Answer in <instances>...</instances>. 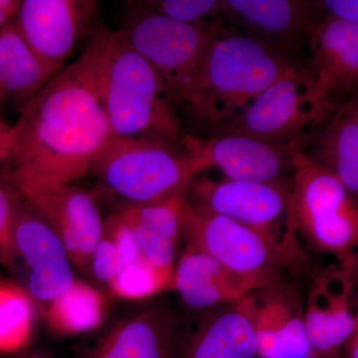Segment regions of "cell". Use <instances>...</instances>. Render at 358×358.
<instances>
[{"label": "cell", "instance_id": "6da1fadb", "mask_svg": "<svg viewBox=\"0 0 358 358\" xmlns=\"http://www.w3.org/2000/svg\"><path fill=\"white\" fill-rule=\"evenodd\" d=\"M10 129V171L23 199L74 185L113 138L86 52L18 110Z\"/></svg>", "mask_w": 358, "mask_h": 358}, {"label": "cell", "instance_id": "7a4b0ae2", "mask_svg": "<svg viewBox=\"0 0 358 358\" xmlns=\"http://www.w3.org/2000/svg\"><path fill=\"white\" fill-rule=\"evenodd\" d=\"M296 65L272 47L219 25L199 68L171 103L195 129L210 136Z\"/></svg>", "mask_w": 358, "mask_h": 358}, {"label": "cell", "instance_id": "3957f363", "mask_svg": "<svg viewBox=\"0 0 358 358\" xmlns=\"http://www.w3.org/2000/svg\"><path fill=\"white\" fill-rule=\"evenodd\" d=\"M113 136L182 145L186 136L157 71L117 30L100 28L86 48Z\"/></svg>", "mask_w": 358, "mask_h": 358}, {"label": "cell", "instance_id": "277c9868", "mask_svg": "<svg viewBox=\"0 0 358 358\" xmlns=\"http://www.w3.org/2000/svg\"><path fill=\"white\" fill-rule=\"evenodd\" d=\"M341 105L320 95L312 72L296 65L210 136H249L303 150Z\"/></svg>", "mask_w": 358, "mask_h": 358}, {"label": "cell", "instance_id": "5b68a950", "mask_svg": "<svg viewBox=\"0 0 358 358\" xmlns=\"http://www.w3.org/2000/svg\"><path fill=\"white\" fill-rule=\"evenodd\" d=\"M91 173L126 205L187 197L194 178L182 145L138 136H113Z\"/></svg>", "mask_w": 358, "mask_h": 358}, {"label": "cell", "instance_id": "8992f818", "mask_svg": "<svg viewBox=\"0 0 358 358\" xmlns=\"http://www.w3.org/2000/svg\"><path fill=\"white\" fill-rule=\"evenodd\" d=\"M288 222L320 249L346 257L357 244L358 212L338 176L299 150L294 162Z\"/></svg>", "mask_w": 358, "mask_h": 358}, {"label": "cell", "instance_id": "52a82bcc", "mask_svg": "<svg viewBox=\"0 0 358 358\" xmlns=\"http://www.w3.org/2000/svg\"><path fill=\"white\" fill-rule=\"evenodd\" d=\"M186 244L204 252L233 272L270 284L300 254L253 228L195 206L186 200L181 215Z\"/></svg>", "mask_w": 358, "mask_h": 358}, {"label": "cell", "instance_id": "ba28073f", "mask_svg": "<svg viewBox=\"0 0 358 358\" xmlns=\"http://www.w3.org/2000/svg\"><path fill=\"white\" fill-rule=\"evenodd\" d=\"M131 6L117 31L157 71L171 101L199 68L219 24L181 22L140 2Z\"/></svg>", "mask_w": 358, "mask_h": 358}, {"label": "cell", "instance_id": "9c48e42d", "mask_svg": "<svg viewBox=\"0 0 358 358\" xmlns=\"http://www.w3.org/2000/svg\"><path fill=\"white\" fill-rule=\"evenodd\" d=\"M292 178L277 182L214 180L202 173L193 178L187 201L262 232L299 253L296 233L288 222Z\"/></svg>", "mask_w": 358, "mask_h": 358}, {"label": "cell", "instance_id": "30bf717a", "mask_svg": "<svg viewBox=\"0 0 358 358\" xmlns=\"http://www.w3.org/2000/svg\"><path fill=\"white\" fill-rule=\"evenodd\" d=\"M194 176L216 167L230 180L277 182L293 176L296 145L268 143L244 136H201L182 140Z\"/></svg>", "mask_w": 358, "mask_h": 358}, {"label": "cell", "instance_id": "8fae6325", "mask_svg": "<svg viewBox=\"0 0 358 358\" xmlns=\"http://www.w3.org/2000/svg\"><path fill=\"white\" fill-rule=\"evenodd\" d=\"M98 6L93 0H23L13 21L28 46L58 73L88 30Z\"/></svg>", "mask_w": 358, "mask_h": 358}, {"label": "cell", "instance_id": "7c38bea8", "mask_svg": "<svg viewBox=\"0 0 358 358\" xmlns=\"http://www.w3.org/2000/svg\"><path fill=\"white\" fill-rule=\"evenodd\" d=\"M221 14L244 34L294 59L324 18L322 0H224ZM296 61V60H294Z\"/></svg>", "mask_w": 358, "mask_h": 358}, {"label": "cell", "instance_id": "4fadbf2b", "mask_svg": "<svg viewBox=\"0 0 358 358\" xmlns=\"http://www.w3.org/2000/svg\"><path fill=\"white\" fill-rule=\"evenodd\" d=\"M18 260L29 271L28 293L50 303L72 284V263L57 233L28 200L21 199L14 222Z\"/></svg>", "mask_w": 358, "mask_h": 358}, {"label": "cell", "instance_id": "5bb4252c", "mask_svg": "<svg viewBox=\"0 0 358 358\" xmlns=\"http://www.w3.org/2000/svg\"><path fill=\"white\" fill-rule=\"evenodd\" d=\"M28 200L50 224L64 245L72 265L89 268L92 254L103 233L98 202L74 185L58 186Z\"/></svg>", "mask_w": 358, "mask_h": 358}, {"label": "cell", "instance_id": "9a60e30c", "mask_svg": "<svg viewBox=\"0 0 358 358\" xmlns=\"http://www.w3.org/2000/svg\"><path fill=\"white\" fill-rule=\"evenodd\" d=\"M182 339L171 308L157 301L117 320L84 358H178Z\"/></svg>", "mask_w": 358, "mask_h": 358}, {"label": "cell", "instance_id": "2e32d148", "mask_svg": "<svg viewBox=\"0 0 358 358\" xmlns=\"http://www.w3.org/2000/svg\"><path fill=\"white\" fill-rule=\"evenodd\" d=\"M261 358H310L303 306L296 289L278 280L254 292Z\"/></svg>", "mask_w": 358, "mask_h": 358}, {"label": "cell", "instance_id": "e0dca14e", "mask_svg": "<svg viewBox=\"0 0 358 358\" xmlns=\"http://www.w3.org/2000/svg\"><path fill=\"white\" fill-rule=\"evenodd\" d=\"M352 282L348 272L327 273L315 280L303 313L310 358L331 357L353 333L358 317L350 305Z\"/></svg>", "mask_w": 358, "mask_h": 358}, {"label": "cell", "instance_id": "ac0fdd59", "mask_svg": "<svg viewBox=\"0 0 358 358\" xmlns=\"http://www.w3.org/2000/svg\"><path fill=\"white\" fill-rule=\"evenodd\" d=\"M256 301L254 292L209 313L194 333L182 339L178 358H255Z\"/></svg>", "mask_w": 358, "mask_h": 358}, {"label": "cell", "instance_id": "d6986e66", "mask_svg": "<svg viewBox=\"0 0 358 358\" xmlns=\"http://www.w3.org/2000/svg\"><path fill=\"white\" fill-rule=\"evenodd\" d=\"M312 72L320 95L338 99L355 96L358 81V23L324 18L310 30Z\"/></svg>", "mask_w": 358, "mask_h": 358}, {"label": "cell", "instance_id": "ffe728a7", "mask_svg": "<svg viewBox=\"0 0 358 358\" xmlns=\"http://www.w3.org/2000/svg\"><path fill=\"white\" fill-rule=\"evenodd\" d=\"M267 285L237 274L204 252L186 245L174 268L171 288L178 291L186 306L202 310L234 303Z\"/></svg>", "mask_w": 358, "mask_h": 358}, {"label": "cell", "instance_id": "44dd1931", "mask_svg": "<svg viewBox=\"0 0 358 358\" xmlns=\"http://www.w3.org/2000/svg\"><path fill=\"white\" fill-rule=\"evenodd\" d=\"M310 162L336 174L352 195L358 192V103L350 96L301 150Z\"/></svg>", "mask_w": 358, "mask_h": 358}, {"label": "cell", "instance_id": "7402d4cb", "mask_svg": "<svg viewBox=\"0 0 358 358\" xmlns=\"http://www.w3.org/2000/svg\"><path fill=\"white\" fill-rule=\"evenodd\" d=\"M55 74L28 46L13 20L0 29V107L10 103L20 110Z\"/></svg>", "mask_w": 358, "mask_h": 358}, {"label": "cell", "instance_id": "603a6c76", "mask_svg": "<svg viewBox=\"0 0 358 358\" xmlns=\"http://www.w3.org/2000/svg\"><path fill=\"white\" fill-rule=\"evenodd\" d=\"M106 312L107 301L102 292L75 279L62 294L48 303L45 319L53 333L73 336L98 329L105 320Z\"/></svg>", "mask_w": 358, "mask_h": 358}, {"label": "cell", "instance_id": "cb8c5ba5", "mask_svg": "<svg viewBox=\"0 0 358 358\" xmlns=\"http://www.w3.org/2000/svg\"><path fill=\"white\" fill-rule=\"evenodd\" d=\"M34 327L31 294L20 284L0 281V355L24 350L31 341Z\"/></svg>", "mask_w": 358, "mask_h": 358}, {"label": "cell", "instance_id": "d4e9b609", "mask_svg": "<svg viewBox=\"0 0 358 358\" xmlns=\"http://www.w3.org/2000/svg\"><path fill=\"white\" fill-rule=\"evenodd\" d=\"M186 200L187 197H174L152 203L124 205L117 213L131 225L178 244Z\"/></svg>", "mask_w": 358, "mask_h": 358}, {"label": "cell", "instance_id": "484cf974", "mask_svg": "<svg viewBox=\"0 0 358 358\" xmlns=\"http://www.w3.org/2000/svg\"><path fill=\"white\" fill-rule=\"evenodd\" d=\"M171 279L173 275L155 268L141 257L122 267L108 288L121 300L141 301L171 288Z\"/></svg>", "mask_w": 358, "mask_h": 358}, {"label": "cell", "instance_id": "4316f807", "mask_svg": "<svg viewBox=\"0 0 358 358\" xmlns=\"http://www.w3.org/2000/svg\"><path fill=\"white\" fill-rule=\"evenodd\" d=\"M22 199L8 173L0 176V265L9 271L17 268L18 257L14 245L16 210Z\"/></svg>", "mask_w": 358, "mask_h": 358}, {"label": "cell", "instance_id": "83f0119b", "mask_svg": "<svg viewBox=\"0 0 358 358\" xmlns=\"http://www.w3.org/2000/svg\"><path fill=\"white\" fill-rule=\"evenodd\" d=\"M140 3L171 20L192 24H203L204 18L221 14L218 0H157Z\"/></svg>", "mask_w": 358, "mask_h": 358}, {"label": "cell", "instance_id": "f1b7e54d", "mask_svg": "<svg viewBox=\"0 0 358 358\" xmlns=\"http://www.w3.org/2000/svg\"><path fill=\"white\" fill-rule=\"evenodd\" d=\"M103 232L114 242L122 268L141 258L140 249L134 231L117 212L103 221Z\"/></svg>", "mask_w": 358, "mask_h": 358}, {"label": "cell", "instance_id": "f546056e", "mask_svg": "<svg viewBox=\"0 0 358 358\" xmlns=\"http://www.w3.org/2000/svg\"><path fill=\"white\" fill-rule=\"evenodd\" d=\"M89 268L96 281L107 286L122 268L121 260L114 242L105 232L92 254Z\"/></svg>", "mask_w": 358, "mask_h": 358}, {"label": "cell", "instance_id": "4dcf8cb0", "mask_svg": "<svg viewBox=\"0 0 358 358\" xmlns=\"http://www.w3.org/2000/svg\"><path fill=\"white\" fill-rule=\"evenodd\" d=\"M324 14L336 20L358 23L357 0H322Z\"/></svg>", "mask_w": 358, "mask_h": 358}, {"label": "cell", "instance_id": "1f68e13d", "mask_svg": "<svg viewBox=\"0 0 358 358\" xmlns=\"http://www.w3.org/2000/svg\"><path fill=\"white\" fill-rule=\"evenodd\" d=\"M20 2V0H0V29L14 20Z\"/></svg>", "mask_w": 358, "mask_h": 358}, {"label": "cell", "instance_id": "d6a6232c", "mask_svg": "<svg viewBox=\"0 0 358 358\" xmlns=\"http://www.w3.org/2000/svg\"><path fill=\"white\" fill-rule=\"evenodd\" d=\"M10 128L0 129V162L9 159L10 155Z\"/></svg>", "mask_w": 358, "mask_h": 358}, {"label": "cell", "instance_id": "836d02e7", "mask_svg": "<svg viewBox=\"0 0 358 358\" xmlns=\"http://www.w3.org/2000/svg\"><path fill=\"white\" fill-rule=\"evenodd\" d=\"M343 345L345 348V358H358V331L353 333Z\"/></svg>", "mask_w": 358, "mask_h": 358}, {"label": "cell", "instance_id": "e575fe53", "mask_svg": "<svg viewBox=\"0 0 358 358\" xmlns=\"http://www.w3.org/2000/svg\"><path fill=\"white\" fill-rule=\"evenodd\" d=\"M10 128V124H7L1 117H0V129H6Z\"/></svg>", "mask_w": 358, "mask_h": 358}, {"label": "cell", "instance_id": "d590c367", "mask_svg": "<svg viewBox=\"0 0 358 358\" xmlns=\"http://www.w3.org/2000/svg\"><path fill=\"white\" fill-rule=\"evenodd\" d=\"M26 358H51V357H46V355H31V357H28Z\"/></svg>", "mask_w": 358, "mask_h": 358}, {"label": "cell", "instance_id": "8d00e7d4", "mask_svg": "<svg viewBox=\"0 0 358 358\" xmlns=\"http://www.w3.org/2000/svg\"><path fill=\"white\" fill-rule=\"evenodd\" d=\"M317 358H341V355H339V353H336V355H331V357H317Z\"/></svg>", "mask_w": 358, "mask_h": 358}]
</instances>
